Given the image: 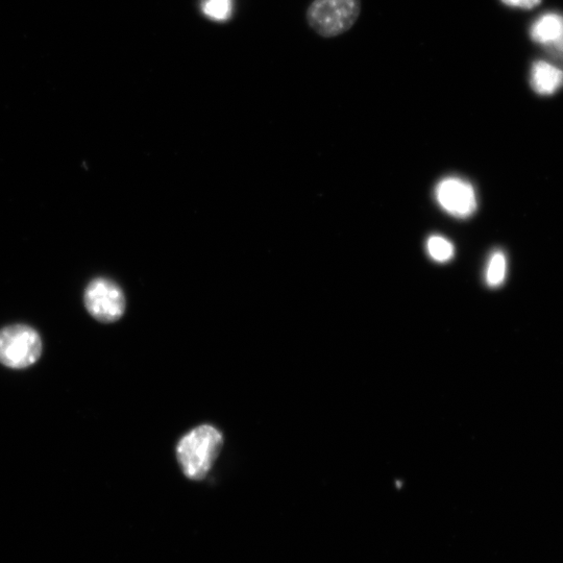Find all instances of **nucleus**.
I'll return each mask as SVG.
<instances>
[{
    "instance_id": "1",
    "label": "nucleus",
    "mask_w": 563,
    "mask_h": 563,
    "mask_svg": "<svg viewBox=\"0 0 563 563\" xmlns=\"http://www.w3.org/2000/svg\"><path fill=\"white\" fill-rule=\"evenodd\" d=\"M223 446L222 432L211 425L200 426L183 436L177 457L185 476L191 480L206 478Z\"/></svg>"
},
{
    "instance_id": "2",
    "label": "nucleus",
    "mask_w": 563,
    "mask_h": 563,
    "mask_svg": "<svg viewBox=\"0 0 563 563\" xmlns=\"http://www.w3.org/2000/svg\"><path fill=\"white\" fill-rule=\"evenodd\" d=\"M361 14V0H313L307 9L309 27L323 38L349 32Z\"/></svg>"
},
{
    "instance_id": "3",
    "label": "nucleus",
    "mask_w": 563,
    "mask_h": 563,
    "mask_svg": "<svg viewBox=\"0 0 563 563\" xmlns=\"http://www.w3.org/2000/svg\"><path fill=\"white\" fill-rule=\"evenodd\" d=\"M39 333L27 325H13L0 330V363L13 370L28 369L42 355Z\"/></svg>"
},
{
    "instance_id": "4",
    "label": "nucleus",
    "mask_w": 563,
    "mask_h": 563,
    "mask_svg": "<svg viewBox=\"0 0 563 563\" xmlns=\"http://www.w3.org/2000/svg\"><path fill=\"white\" fill-rule=\"evenodd\" d=\"M84 302L90 315L105 324L118 321L126 311L124 291L106 278L90 282L85 290Z\"/></svg>"
},
{
    "instance_id": "5",
    "label": "nucleus",
    "mask_w": 563,
    "mask_h": 563,
    "mask_svg": "<svg viewBox=\"0 0 563 563\" xmlns=\"http://www.w3.org/2000/svg\"><path fill=\"white\" fill-rule=\"evenodd\" d=\"M435 199L448 214L457 218L472 216L478 207L473 185L458 177H448L435 188Z\"/></svg>"
},
{
    "instance_id": "6",
    "label": "nucleus",
    "mask_w": 563,
    "mask_h": 563,
    "mask_svg": "<svg viewBox=\"0 0 563 563\" xmlns=\"http://www.w3.org/2000/svg\"><path fill=\"white\" fill-rule=\"evenodd\" d=\"M531 84L536 93L551 95L563 85V72L549 63L537 62L532 68Z\"/></svg>"
},
{
    "instance_id": "7",
    "label": "nucleus",
    "mask_w": 563,
    "mask_h": 563,
    "mask_svg": "<svg viewBox=\"0 0 563 563\" xmlns=\"http://www.w3.org/2000/svg\"><path fill=\"white\" fill-rule=\"evenodd\" d=\"M531 36L536 42L551 44L563 38V17L547 14L538 19L531 29Z\"/></svg>"
},
{
    "instance_id": "8",
    "label": "nucleus",
    "mask_w": 563,
    "mask_h": 563,
    "mask_svg": "<svg viewBox=\"0 0 563 563\" xmlns=\"http://www.w3.org/2000/svg\"><path fill=\"white\" fill-rule=\"evenodd\" d=\"M507 274V260L503 252H495L491 258H489L485 280L488 286L499 287L501 286Z\"/></svg>"
},
{
    "instance_id": "9",
    "label": "nucleus",
    "mask_w": 563,
    "mask_h": 563,
    "mask_svg": "<svg viewBox=\"0 0 563 563\" xmlns=\"http://www.w3.org/2000/svg\"><path fill=\"white\" fill-rule=\"evenodd\" d=\"M427 251L429 256L436 262L446 263L454 256V246L452 242L442 236H431L427 241Z\"/></svg>"
},
{
    "instance_id": "10",
    "label": "nucleus",
    "mask_w": 563,
    "mask_h": 563,
    "mask_svg": "<svg viewBox=\"0 0 563 563\" xmlns=\"http://www.w3.org/2000/svg\"><path fill=\"white\" fill-rule=\"evenodd\" d=\"M202 11L206 17L218 22H225L232 17V0H204Z\"/></svg>"
},
{
    "instance_id": "11",
    "label": "nucleus",
    "mask_w": 563,
    "mask_h": 563,
    "mask_svg": "<svg viewBox=\"0 0 563 563\" xmlns=\"http://www.w3.org/2000/svg\"><path fill=\"white\" fill-rule=\"evenodd\" d=\"M542 0H502V3L514 8L532 9L540 5Z\"/></svg>"
}]
</instances>
